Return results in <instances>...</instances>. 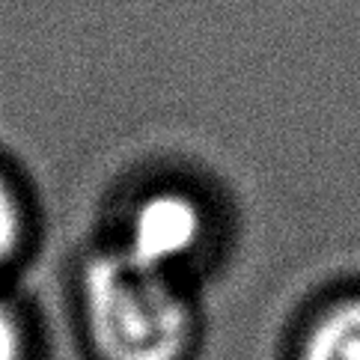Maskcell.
Returning <instances> with one entry per match:
<instances>
[{
  "instance_id": "6da1fadb",
  "label": "cell",
  "mask_w": 360,
  "mask_h": 360,
  "mask_svg": "<svg viewBox=\"0 0 360 360\" xmlns=\"http://www.w3.org/2000/svg\"><path fill=\"white\" fill-rule=\"evenodd\" d=\"M81 301L101 360H182L191 349L194 313L176 274L122 248L84 265Z\"/></svg>"
},
{
  "instance_id": "7a4b0ae2",
  "label": "cell",
  "mask_w": 360,
  "mask_h": 360,
  "mask_svg": "<svg viewBox=\"0 0 360 360\" xmlns=\"http://www.w3.org/2000/svg\"><path fill=\"white\" fill-rule=\"evenodd\" d=\"M209 236V221L200 200L185 191H155L134 202L125 224L122 250L164 271L194 259Z\"/></svg>"
},
{
  "instance_id": "3957f363",
  "label": "cell",
  "mask_w": 360,
  "mask_h": 360,
  "mask_svg": "<svg viewBox=\"0 0 360 360\" xmlns=\"http://www.w3.org/2000/svg\"><path fill=\"white\" fill-rule=\"evenodd\" d=\"M301 360H360V298L340 301L313 321Z\"/></svg>"
},
{
  "instance_id": "277c9868",
  "label": "cell",
  "mask_w": 360,
  "mask_h": 360,
  "mask_svg": "<svg viewBox=\"0 0 360 360\" xmlns=\"http://www.w3.org/2000/svg\"><path fill=\"white\" fill-rule=\"evenodd\" d=\"M30 236V209L18 182L0 167V271L21 256Z\"/></svg>"
},
{
  "instance_id": "5b68a950",
  "label": "cell",
  "mask_w": 360,
  "mask_h": 360,
  "mask_svg": "<svg viewBox=\"0 0 360 360\" xmlns=\"http://www.w3.org/2000/svg\"><path fill=\"white\" fill-rule=\"evenodd\" d=\"M0 360H24V325L12 304L0 298Z\"/></svg>"
}]
</instances>
